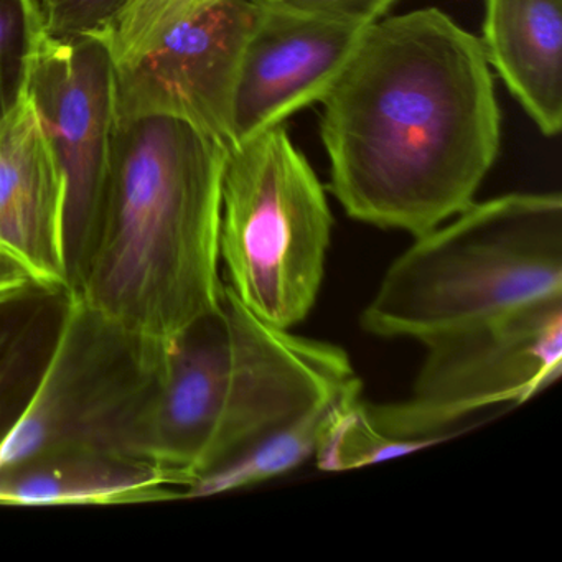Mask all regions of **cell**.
Wrapping results in <instances>:
<instances>
[{"label":"cell","mask_w":562,"mask_h":562,"mask_svg":"<svg viewBox=\"0 0 562 562\" xmlns=\"http://www.w3.org/2000/svg\"><path fill=\"white\" fill-rule=\"evenodd\" d=\"M321 103L331 193L376 228L432 232L475 202L498 159L482 42L439 9L368 25Z\"/></svg>","instance_id":"cell-1"},{"label":"cell","mask_w":562,"mask_h":562,"mask_svg":"<svg viewBox=\"0 0 562 562\" xmlns=\"http://www.w3.org/2000/svg\"><path fill=\"white\" fill-rule=\"evenodd\" d=\"M226 156V144L186 121L116 120L77 299L162 341L215 307Z\"/></svg>","instance_id":"cell-2"},{"label":"cell","mask_w":562,"mask_h":562,"mask_svg":"<svg viewBox=\"0 0 562 562\" xmlns=\"http://www.w3.org/2000/svg\"><path fill=\"white\" fill-rule=\"evenodd\" d=\"M337 345L299 337L249 311L228 285L167 341L150 456L179 496L312 407L360 386Z\"/></svg>","instance_id":"cell-3"},{"label":"cell","mask_w":562,"mask_h":562,"mask_svg":"<svg viewBox=\"0 0 562 562\" xmlns=\"http://www.w3.org/2000/svg\"><path fill=\"white\" fill-rule=\"evenodd\" d=\"M552 295H562V196L508 193L417 236L381 279L361 327L423 344Z\"/></svg>","instance_id":"cell-4"},{"label":"cell","mask_w":562,"mask_h":562,"mask_svg":"<svg viewBox=\"0 0 562 562\" xmlns=\"http://www.w3.org/2000/svg\"><path fill=\"white\" fill-rule=\"evenodd\" d=\"M334 216L324 186L284 124L228 146L220 261L233 294L291 330L317 302Z\"/></svg>","instance_id":"cell-5"},{"label":"cell","mask_w":562,"mask_h":562,"mask_svg":"<svg viewBox=\"0 0 562 562\" xmlns=\"http://www.w3.org/2000/svg\"><path fill=\"white\" fill-rule=\"evenodd\" d=\"M167 341L131 330L77 299L50 367L0 465L54 449L153 459ZM157 463V462H156Z\"/></svg>","instance_id":"cell-6"},{"label":"cell","mask_w":562,"mask_h":562,"mask_svg":"<svg viewBox=\"0 0 562 562\" xmlns=\"http://www.w3.org/2000/svg\"><path fill=\"white\" fill-rule=\"evenodd\" d=\"M423 367L409 396L371 404L397 439L440 442L463 417L493 404L525 403L562 371V295L539 299L423 341Z\"/></svg>","instance_id":"cell-7"},{"label":"cell","mask_w":562,"mask_h":562,"mask_svg":"<svg viewBox=\"0 0 562 562\" xmlns=\"http://www.w3.org/2000/svg\"><path fill=\"white\" fill-rule=\"evenodd\" d=\"M27 94L64 176L65 276L77 297L93 246L116 127L110 50L100 37H45Z\"/></svg>","instance_id":"cell-8"},{"label":"cell","mask_w":562,"mask_h":562,"mask_svg":"<svg viewBox=\"0 0 562 562\" xmlns=\"http://www.w3.org/2000/svg\"><path fill=\"white\" fill-rule=\"evenodd\" d=\"M259 9L261 0L196 2L154 50L114 68L116 120L173 117L229 146L239 67Z\"/></svg>","instance_id":"cell-9"},{"label":"cell","mask_w":562,"mask_h":562,"mask_svg":"<svg viewBox=\"0 0 562 562\" xmlns=\"http://www.w3.org/2000/svg\"><path fill=\"white\" fill-rule=\"evenodd\" d=\"M367 27L261 2L239 67L232 144L321 103Z\"/></svg>","instance_id":"cell-10"},{"label":"cell","mask_w":562,"mask_h":562,"mask_svg":"<svg viewBox=\"0 0 562 562\" xmlns=\"http://www.w3.org/2000/svg\"><path fill=\"white\" fill-rule=\"evenodd\" d=\"M65 182L31 97L0 123V249L35 278L67 285Z\"/></svg>","instance_id":"cell-11"},{"label":"cell","mask_w":562,"mask_h":562,"mask_svg":"<svg viewBox=\"0 0 562 562\" xmlns=\"http://www.w3.org/2000/svg\"><path fill=\"white\" fill-rule=\"evenodd\" d=\"M483 52L490 68L542 136L562 127V0H486Z\"/></svg>","instance_id":"cell-12"},{"label":"cell","mask_w":562,"mask_h":562,"mask_svg":"<svg viewBox=\"0 0 562 562\" xmlns=\"http://www.w3.org/2000/svg\"><path fill=\"white\" fill-rule=\"evenodd\" d=\"M179 480L159 463L91 449H54L0 465V503H126L177 498Z\"/></svg>","instance_id":"cell-13"},{"label":"cell","mask_w":562,"mask_h":562,"mask_svg":"<svg viewBox=\"0 0 562 562\" xmlns=\"http://www.w3.org/2000/svg\"><path fill=\"white\" fill-rule=\"evenodd\" d=\"M75 302L68 285L45 281L0 294V449L34 401Z\"/></svg>","instance_id":"cell-14"},{"label":"cell","mask_w":562,"mask_h":562,"mask_svg":"<svg viewBox=\"0 0 562 562\" xmlns=\"http://www.w3.org/2000/svg\"><path fill=\"white\" fill-rule=\"evenodd\" d=\"M360 393L361 384L317 404L235 459L196 479L182 496L215 495L246 488L291 472L308 457L315 456L340 407Z\"/></svg>","instance_id":"cell-15"},{"label":"cell","mask_w":562,"mask_h":562,"mask_svg":"<svg viewBox=\"0 0 562 562\" xmlns=\"http://www.w3.org/2000/svg\"><path fill=\"white\" fill-rule=\"evenodd\" d=\"M427 446L432 442L397 439L381 429L360 393L340 407L314 457L322 470L340 472L361 469Z\"/></svg>","instance_id":"cell-16"},{"label":"cell","mask_w":562,"mask_h":562,"mask_svg":"<svg viewBox=\"0 0 562 562\" xmlns=\"http://www.w3.org/2000/svg\"><path fill=\"white\" fill-rule=\"evenodd\" d=\"M45 37L37 0H0V123L27 97Z\"/></svg>","instance_id":"cell-17"},{"label":"cell","mask_w":562,"mask_h":562,"mask_svg":"<svg viewBox=\"0 0 562 562\" xmlns=\"http://www.w3.org/2000/svg\"><path fill=\"white\" fill-rule=\"evenodd\" d=\"M199 0H130L110 27L98 35L110 50L114 68L130 67L190 14Z\"/></svg>","instance_id":"cell-18"},{"label":"cell","mask_w":562,"mask_h":562,"mask_svg":"<svg viewBox=\"0 0 562 562\" xmlns=\"http://www.w3.org/2000/svg\"><path fill=\"white\" fill-rule=\"evenodd\" d=\"M45 34L54 41L98 37L130 0H37Z\"/></svg>","instance_id":"cell-19"},{"label":"cell","mask_w":562,"mask_h":562,"mask_svg":"<svg viewBox=\"0 0 562 562\" xmlns=\"http://www.w3.org/2000/svg\"><path fill=\"white\" fill-rule=\"evenodd\" d=\"M272 8L348 24L371 25L384 18L396 0H261Z\"/></svg>","instance_id":"cell-20"},{"label":"cell","mask_w":562,"mask_h":562,"mask_svg":"<svg viewBox=\"0 0 562 562\" xmlns=\"http://www.w3.org/2000/svg\"><path fill=\"white\" fill-rule=\"evenodd\" d=\"M32 281H41L34 272L11 252L0 249V294L21 288Z\"/></svg>","instance_id":"cell-21"},{"label":"cell","mask_w":562,"mask_h":562,"mask_svg":"<svg viewBox=\"0 0 562 562\" xmlns=\"http://www.w3.org/2000/svg\"><path fill=\"white\" fill-rule=\"evenodd\" d=\"M199 2H216V0H199Z\"/></svg>","instance_id":"cell-22"}]
</instances>
